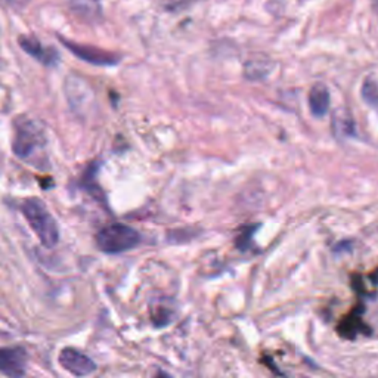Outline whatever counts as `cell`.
<instances>
[{
    "mask_svg": "<svg viewBox=\"0 0 378 378\" xmlns=\"http://www.w3.org/2000/svg\"><path fill=\"white\" fill-rule=\"evenodd\" d=\"M14 141L12 151L19 160L41 167L46 164V146L48 136L37 120L28 117H19L14 123Z\"/></svg>",
    "mask_w": 378,
    "mask_h": 378,
    "instance_id": "obj_1",
    "label": "cell"
},
{
    "mask_svg": "<svg viewBox=\"0 0 378 378\" xmlns=\"http://www.w3.org/2000/svg\"><path fill=\"white\" fill-rule=\"evenodd\" d=\"M23 215L39 241L46 248H54L59 241L58 223L45 203L39 198H28L23 204Z\"/></svg>",
    "mask_w": 378,
    "mask_h": 378,
    "instance_id": "obj_2",
    "label": "cell"
},
{
    "mask_svg": "<svg viewBox=\"0 0 378 378\" xmlns=\"http://www.w3.org/2000/svg\"><path fill=\"white\" fill-rule=\"evenodd\" d=\"M141 234L138 230L123 225L112 223L102 228L97 235V244L107 255H119L139 246Z\"/></svg>",
    "mask_w": 378,
    "mask_h": 378,
    "instance_id": "obj_3",
    "label": "cell"
},
{
    "mask_svg": "<svg viewBox=\"0 0 378 378\" xmlns=\"http://www.w3.org/2000/svg\"><path fill=\"white\" fill-rule=\"evenodd\" d=\"M58 39L62 41V45L71 52V54H74L79 59L88 62V64L98 66V67H112V66H117L120 62V57L112 54V52H107L93 46L79 45L76 43V41H70L59 36Z\"/></svg>",
    "mask_w": 378,
    "mask_h": 378,
    "instance_id": "obj_4",
    "label": "cell"
},
{
    "mask_svg": "<svg viewBox=\"0 0 378 378\" xmlns=\"http://www.w3.org/2000/svg\"><path fill=\"white\" fill-rule=\"evenodd\" d=\"M58 361L62 368L76 377H86L97 370V364H94L88 355L72 348L62 349Z\"/></svg>",
    "mask_w": 378,
    "mask_h": 378,
    "instance_id": "obj_5",
    "label": "cell"
},
{
    "mask_svg": "<svg viewBox=\"0 0 378 378\" xmlns=\"http://www.w3.org/2000/svg\"><path fill=\"white\" fill-rule=\"evenodd\" d=\"M64 89L70 107L76 112L83 114L86 108H89L93 93L85 80L77 76H68L66 80Z\"/></svg>",
    "mask_w": 378,
    "mask_h": 378,
    "instance_id": "obj_6",
    "label": "cell"
},
{
    "mask_svg": "<svg viewBox=\"0 0 378 378\" xmlns=\"http://www.w3.org/2000/svg\"><path fill=\"white\" fill-rule=\"evenodd\" d=\"M18 43H19L21 49L27 52L31 58H34L45 67H54L58 64L59 55H58L57 49L50 48V46H43L39 39L30 37V36H19Z\"/></svg>",
    "mask_w": 378,
    "mask_h": 378,
    "instance_id": "obj_7",
    "label": "cell"
},
{
    "mask_svg": "<svg viewBox=\"0 0 378 378\" xmlns=\"http://www.w3.org/2000/svg\"><path fill=\"white\" fill-rule=\"evenodd\" d=\"M0 370L8 377H24L27 371V353L21 348H5L0 352Z\"/></svg>",
    "mask_w": 378,
    "mask_h": 378,
    "instance_id": "obj_8",
    "label": "cell"
},
{
    "mask_svg": "<svg viewBox=\"0 0 378 378\" xmlns=\"http://www.w3.org/2000/svg\"><path fill=\"white\" fill-rule=\"evenodd\" d=\"M68 8L72 14L86 23H97L103 15L101 0H68Z\"/></svg>",
    "mask_w": 378,
    "mask_h": 378,
    "instance_id": "obj_9",
    "label": "cell"
},
{
    "mask_svg": "<svg viewBox=\"0 0 378 378\" xmlns=\"http://www.w3.org/2000/svg\"><path fill=\"white\" fill-rule=\"evenodd\" d=\"M330 90L328 88L324 85V83H317L313 85V88L309 92V108L310 112L315 115V117H324L325 114L328 112L330 108Z\"/></svg>",
    "mask_w": 378,
    "mask_h": 378,
    "instance_id": "obj_10",
    "label": "cell"
},
{
    "mask_svg": "<svg viewBox=\"0 0 378 378\" xmlns=\"http://www.w3.org/2000/svg\"><path fill=\"white\" fill-rule=\"evenodd\" d=\"M270 64L265 59L248 61L244 67V74L250 80H261L270 72Z\"/></svg>",
    "mask_w": 378,
    "mask_h": 378,
    "instance_id": "obj_11",
    "label": "cell"
},
{
    "mask_svg": "<svg viewBox=\"0 0 378 378\" xmlns=\"http://www.w3.org/2000/svg\"><path fill=\"white\" fill-rule=\"evenodd\" d=\"M361 93L366 103L371 105V107L374 108H378V79L377 77L374 76L366 77L362 85Z\"/></svg>",
    "mask_w": 378,
    "mask_h": 378,
    "instance_id": "obj_12",
    "label": "cell"
},
{
    "mask_svg": "<svg viewBox=\"0 0 378 378\" xmlns=\"http://www.w3.org/2000/svg\"><path fill=\"white\" fill-rule=\"evenodd\" d=\"M334 129L337 133L343 136H353L355 133V124L349 114L341 115V112H337L334 115Z\"/></svg>",
    "mask_w": 378,
    "mask_h": 378,
    "instance_id": "obj_13",
    "label": "cell"
},
{
    "mask_svg": "<svg viewBox=\"0 0 378 378\" xmlns=\"http://www.w3.org/2000/svg\"><path fill=\"white\" fill-rule=\"evenodd\" d=\"M192 0H163V8L169 12H179L189 6Z\"/></svg>",
    "mask_w": 378,
    "mask_h": 378,
    "instance_id": "obj_14",
    "label": "cell"
},
{
    "mask_svg": "<svg viewBox=\"0 0 378 378\" xmlns=\"http://www.w3.org/2000/svg\"><path fill=\"white\" fill-rule=\"evenodd\" d=\"M372 9L375 10V12H378V0H374L372 2Z\"/></svg>",
    "mask_w": 378,
    "mask_h": 378,
    "instance_id": "obj_15",
    "label": "cell"
}]
</instances>
